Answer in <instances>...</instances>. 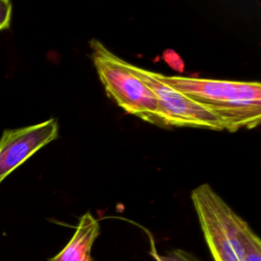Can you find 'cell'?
Masks as SVG:
<instances>
[{"label":"cell","instance_id":"cell-3","mask_svg":"<svg viewBox=\"0 0 261 261\" xmlns=\"http://www.w3.org/2000/svg\"><path fill=\"white\" fill-rule=\"evenodd\" d=\"M191 199L214 261H242L243 246L254 233L208 184L194 189Z\"/></svg>","mask_w":261,"mask_h":261},{"label":"cell","instance_id":"cell-4","mask_svg":"<svg viewBox=\"0 0 261 261\" xmlns=\"http://www.w3.org/2000/svg\"><path fill=\"white\" fill-rule=\"evenodd\" d=\"M133 71L155 94L163 126L224 130L220 119L207 107L160 81L154 71L129 63Z\"/></svg>","mask_w":261,"mask_h":261},{"label":"cell","instance_id":"cell-8","mask_svg":"<svg viewBox=\"0 0 261 261\" xmlns=\"http://www.w3.org/2000/svg\"><path fill=\"white\" fill-rule=\"evenodd\" d=\"M12 14V3L9 0H0V31L10 25Z\"/></svg>","mask_w":261,"mask_h":261},{"label":"cell","instance_id":"cell-2","mask_svg":"<svg viewBox=\"0 0 261 261\" xmlns=\"http://www.w3.org/2000/svg\"><path fill=\"white\" fill-rule=\"evenodd\" d=\"M91 57L105 92L128 114L163 126L160 108L152 90L133 71L130 65L102 42H90Z\"/></svg>","mask_w":261,"mask_h":261},{"label":"cell","instance_id":"cell-5","mask_svg":"<svg viewBox=\"0 0 261 261\" xmlns=\"http://www.w3.org/2000/svg\"><path fill=\"white\" fill-rule=\"evenodd\" d=\"M55 118L13 129H4L0 138V182L37 151L58 137Z\"/></svg>","mask_w":261,"mask_h":261},{"label":"cell","instance_id":"cell-6","mask_svg":"<svg viewBox=\"0 0 261 261\" xmlns=\"http://www.w3.org/2000/svg\"><path fill=\"white\" fill-rule=\"evenodd\" d=\"M99 221L90 211L80 217L67 245L49 261H92V247L99 236Z\"/></svg>","mask_w":261,"mask_h":261},{"label":"cell","instance_id":"cell-1","mask_svg":"<svg viewBox=\"0 0 261 261\" xmlns=\"http://www.w3.org/2000/svg\"><path fill=\"white\" fill-rule=\"evenodd\" d=\"M156 77L211 110L224 130L238 132L259 125L261 119V84L259 82L165 75Z\"/></svg>","mask_w":261,"mask_h":261},{"label":"cell","instance_id":"cell-7","mask_svg":"<svg viewBox=\"0 0 261 261\" xmlns=\"http://www.w3.org/2000/svg\"><path fill=\"white\" fill-rule=\"evenodd\" d=\"M151 255L156 261H200L191 253L182 249L169 250L163 254H159L153 249Z\"/></svg>","mask_w":261,"mask_h":261}]
</instances>
